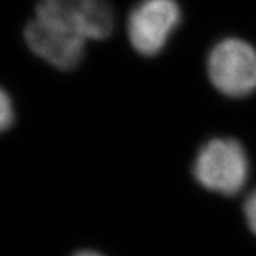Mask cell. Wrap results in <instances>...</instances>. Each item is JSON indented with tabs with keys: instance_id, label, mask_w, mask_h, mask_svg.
Listing matches in <instances>:
<instances>
[{
	"instance_id": "3957f363",
	"label": "cell",
	"mask_w": 256,
	"mask_h": 256,
	"mask_svg": "<svg viewBox=\"0 0 256 256\" xmlns=\"http://www.w3.org/2000/svg\"><path fill=\"white\" fill-rule=\"evenodd\" d=\"M36 18L67 28L86 40H102L114 30L108 0H40Z\"/></svg>"
},
{
	"instance_id": "52a82bcc",
	"label": "cell",
	"mask_w": 256,
	"mask_h": 256,
	"mask_svg": "<svg viewBox=\"0 0 256 256\" xmlns=\"http://www.w3.org/2000/svg\"><path fill=\"white\" fill-rule=\"evenodd\" d=\"M244 210H245V216H246L249 228L252 229V232L256 235V190L246 198Z\"/></svg>"
},
{
	"instance_id": "6da1fadb",
	"label": "cell",
	"mask_w": 256,
	"mask_h": 256,
	"mask_svg": "<svg viewBox=\"0 0 256 256\" xmlns=\"http://www.w3.org/2000/svg\"><path fill=\"white\" fill-rule=\"evenodd\" d=\"M249 165L244 146L232 138H214L202 146L194 162V175L206 190L236 195L248 180Z\"/></svg>"
},
{
	"instance_id": "7a4b0ae2",
	"label": "cell",
	"mask_w": 256,
	"mask_h": 256,
	"mask_svg": "<svg viewBox=\"0 0 256 256\" xmlns=\"http://www.w3.org/2000/svg\"><path fill=\"white\" fill-rule=\"evenodd\" d=\"M208 74L215 88L228 97H245L256 92V48L229 37L210 50Z\"/></svg>"
},
{
	"instance_id": "5b68a950",
	"label": "cell",
	"mask_w": 256,
	"mask_h": 256,
	"mask_svg": "<svg viewBox=\"0 0 256 256\" xmlns=\"http://www.w3.org/2000/svg\"><path fill=\"white\" fill-rule=\"evenodd\" d=\"M23 37L37 57L58 70H73L84 58L87 40L46 20L36 18L28 22Z\"/></svg>"
},
{
	"instance_id": "ba28073f",
	"label": "cell",
	"mask_w": 256,
	"mask_h": 256,
	"mask_svg": "<svg viewBox=\"0 0 256 256\" xmlns=\"http://www.w3.org/2000/svg\"><path fill=\"white\" fill-rule=\"evenodd\" d=\"M74 256H102L97 252H92V250H82V252H77Z\"/></svg>"
},
{
	"instance_id": "8992f818",
	"label": "cell",
	"mask_w": 256,
	"mask_h": 256,
	"mask_svg": "<svg viewBox=\"0 0 256 256\" xmlns=\"http://www.w3.org/2000/svg\"><path fill=\"white\" fill-rule=\"evenodd\" d=\"M13 122H14L13 101L8 92L0 87V134L9 130Z\"/></svg>"
},
{
	"instance_id": "277c9868",
	"label": "cell",
	"mask_w": 256,
	"mask_h": 256,
	"mask_svg": "<svg viewBox=\"0 0 256 256\" xmlns=\"http://www.w3.org/2000/svg\"><path fill=\"white\" fill-rule=\"evenodd\" d=\"M181 22V9L175 0H141L130 12L127 34L140 54L156 56Z\"/></svg>"
}]
</instances>
